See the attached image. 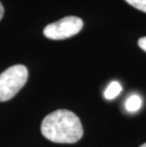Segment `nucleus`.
<instances>
[{"mask_svg": "<svg viewBox=\"0 0 146 147\" xmlns=\"http://www.w3.org/2000/svg\"><path fill=\"white\" fill-rule=\"evenodd\" d=\"M41 132L46 140L57 143H75L83 135L79 117L67 109H59L46 116Z\"/></svg>", "mask_w": 146, "mask_h": 147, "instance_id": "1", "label": "nucleus"}, {"mask_svg": "<svg viewBox=\"0 0 146 147\" xmlns=\"http://www.w3.org/2000/svg\"><path fill=\"white\" fill-rule=\"evenodd\" d=\"M29 72L23 65H15L0 74V102L12 99L27 83Z\"/></svg>", "mask_w": 146, "mask_h": 147, "instance_id": "2", "label": "nucleus"}, {"mask_svg": "<svg viewBox=\"0 0 146 147\" xmlns=\"http://www.w3.org/2000/svg\"><path fill=\"white\" fill-rule=\"evenodd\" d=\"M83 20L76 16H67L44 29V35L51 40H63L72 37L83 29Z\"/></svg>", "mask_w": 146, "mask_h": 147, "instance_id": "3", "label": "nucleus"}, {"mask_svg": "<svg viewBox=\"0 0 146 147\" xmlns=\"http://www.w3.org/2000/svg\"><path fill=\"white\" fill-rule=\"evenodd\" d=\"M120 91H122V86L120 83L114 81V82H111L109 86H107L106 90L104 91V97L107 100H113L119 96Z\"/></svg>", "mask_w": 146, "mask_h": 147, "instance_id": "4", "label": "nucleus"}, {"mask_svg": "<svg viewBox=\"0 0 146 147\" xmlns=\"http://www.w3.org/2000/svg\"><path fill=\"white\" fill-rule=\"evenodd\" d=\"M141 99L139 95H132L127 99L125 102V107L127 111L129 112H136L138 111L141 106Z\"/></svg>", "mask_w": 146, "mask_h": 147, "instance_id": "5", "label": "nucleus"}, {"mask_svg": "<svg viewBox=\"0 0 146 147\" xmlns=\"http://www.w3.org/2000/svg\"><path fill=\"white\" fill-rule=\"evenodd\" d=\"M129 5L146 13V0H125Z\"/></svg>", "mask_w": 146, "mask_h": 147, "instance_id": "6", "label": "nucleus"}, {"mask_svg": "<svg viewBox=\"0 0 146 147\" xmlns=\"http://www.w3.org/2000/svg\"><path fill=\"white\" fill-rule=\"evenodd\" d=\"M138 45L142 51H144L146 52V37H141V38L139 40Z\"/></svg>", "mask_w": 146, "mask_h": 147, "instance_id": "7", "label": "nucleus"}, {"mask_svg": "<svg viewBox=\"0 0 146 147\" xmlns=\"http://www.w3.org/2000/svg\"><path fill=\"white\" fill-rule=\"evenodd\" d=\"M3 14H4V8H3V5L1 4V2H0V20L2 19Z\"/></svg>", "mask_w": 146, "mask_h": 147, "instance_id": "8", "label": "nucleus"}, {"mask_svg": "<svg viewBox=\"0 0 146 147\" xmlns=\"http://www.w3.org/2000/svg\"><path fill=\"white\" fill-rule=\"evenodd\" d=\"M139 147H146V142H145V143H143V144H142V145H141V146H139Z\"/></svg>", "mask_w": 146, "mask_h": 147, "instance_id": "9", "label": "nucleus"}]
</instances>
